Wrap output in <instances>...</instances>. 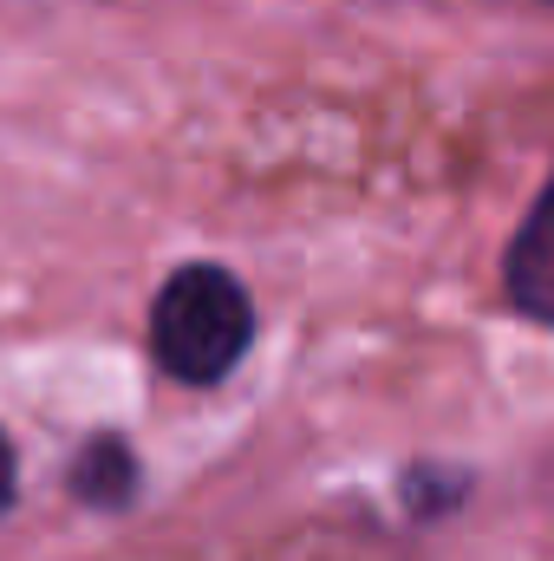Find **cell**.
I'll return each mask as SVG.
<instances>
[{
	"mask_svg": "<svg viewBox=\"0 0 554 561\" xmlns=\"http://www.w3.org/2000/svg\"><path fill=\"white\" fill-rule=\"evenodd\" d=\"M13 503V444L0 437V510Z\"/></svg>",
	"mask_w": 554,
	"mask_h": 561,
	"instance_id": "obj_4",
	"label": "cell"
},
{
	"mask_svg": "<svg viewBox=\"0 0 554 561\" xmlns=\"http://www.w3.org/2000/svg\"><path fill=\"white\" fill-rule=\"evenodd\" d=\"M131 483H138L131 450H125L118 437H92L85 457H79V496H85V503H125Z\"/></svg>",
	"mask_w": 554,
	"mask_h": 561,
	"instance_id": "obj_3",
	"label": "cell"
},
{
	"mask_svg": "<svg viewBox=\"0 0 554 561\" xmlns=\"http://www.w3.org/2000/svg\"><path fill=\"white\" fill-rule=\"evenodd\" d=\"M509 300L529 320L554 327V176L542 183V196L529 203V216L509 242Z\"/></svg>",
	"mask_w": 554,
	"mask_h": 561,
	"instance_id": "obj_2",
	"label": "cell"
},
{
	"mask_svg": "<svg viewBox=\"0 0 554 561\" xmlns=\"http://www.w3.org/2000/svg\"><path fill=\"white\" fill-rule=\"evenodd\" d=\"M255 340V300L229 268H176L150 300V353L176 386H216Z\"/></svg>",
	"mask_w": 554,
	"mask_h": 561,
	"instance_id": "obj_1",
	"label": "cell"
}]
</instances>
